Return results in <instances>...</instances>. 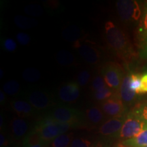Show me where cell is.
<instances>
[{
	"instance_id": "cell-1",
	"label": "cell",
	"mask_w": 147,
	"mask_h": 147,
	"mask_svg": "<svg viewBox=\"0 0 147 147\" xmlns=\"http://www.w3.org/2000/svg\"><path fill=\"white\" fill-rule=\"evenodd\" d=\"M105 36L110 49L121 58L128 61L134 56L133 47L127 36L113 21L106 23Z\"/></svg>"
},
{
	"instance_id": "cell-2",
	"label": "cell",
	"mask_w": 147,
	"mask_h": 147,
	"mask_svg": "<svg viewBox=\"0 0 147 147\" xmlns=\"http://www.w3.org/2000/svg\"><path fill=\"white\" fill-rule=\"evenodd\" d=\"M74 126L70 124L57 122L49 116L37 123L35 129L39 134L42 142L49 144L55 138L67 133Z\"/></svg>"
},
{
	"instance_id": "cell-3",
	"label": "cell",
	"mask_w": 147,
	"mask_h": 147,
	"mask_svg": "<svg viewBox=\"0 0 147 147\" xmlns=\"http://www.w3.org/2000/svg\"><path fill=\"white\" fill-rule=\"evenodd\" d=\"M48 116L57 122L70 124L74 127L79 126L84 121V117L82 113L67 106H56Z\"/></svg>"
},
{
	"instance_id": "cell-4",
	"label": "cell",
	"mask_w": 147,
	"mask_h": 147,
	"mask_svg": "<svg viewBox=\"0 0 147 147\" xmlns=\"http://www.w3.org/2000/svg\"><path fill=\"white\" fill-rule=\"evenodd\" d=\"M146 124V123L133 110L127 115L118 138L123 141L133 138L142 131Z\"/></svg>"
},
{
	"instance_id": "cell-5",
	"label": "cell",
	"mask_w": 147,
	"mask_h": 147,
	"mask_svg": "<svg viewBox=\"0 0 147 147\" xmlns=\"http://www.w3.org/2000/svg\"><path fill=\"white\" fill-rule=\"evenodd\" d=\"M102 74L106 85L118 93L124 78L121 66L113 62L106 63L102 69Z\"/></svg>"
},
{
	"instance_id": "cell-6",
	"label": "cell",
	"mask_w": 147,
	"mask_h": 147,
	"mask_svg": "<svg viewBox=\"0 0 147 147\" xmlns=\"http://www.w3.org/2000/svg\"><path fill=\"white\" fill-rule=\"evenodd\" d=\"M116 5L119 16L123 21H136L142 16V12L137 1L119 0Z\"/></svg>"
},
{
	"instance_id": "cell-7",
	"label": "cell",
	"mask_w": 147,
	"mask_h": 147,
	"mask_svg": "<svg viewBox=\"0 0 147 147\" xmlns=\"http://www.w3.org/2000/svg\"><path fill=\"white\" fill-rule=\"evenodd\" d=\"M100 108L106 117L116 118L127 115V108L118 93L104 102H101Z\"/></svg>"
},
{
	"instance_id": "cell-8",
	"label": "cell",
	"mask_w": 147,
	"mask_h": 147,
	"mask_svg": "<svg viewBox=\"0 0 147 147\" xmlns=\"http://www.w3.org/2000/svg\"><path fill=\"white\" fill-rule=\"evenodd\" d=\"M126 116L107 119L99 127V134L104 137L118 138Z\"/></svg>"
},
{
	"instance_id": "cell-9",
	"label": "cell",
	"mask_w": 147,
	"mask_h": 147,
	"mask_svg": "<svg viewBox=\"0 0 147 147\" xmlns=\"http://www.w3.org/2000/svg\"><path fill=\"white\" fill-rule=\"evenodd\" d=\"M74 48L78 51L82 59L87 63L95 65L100 61L101 53L95 47L89 44L76 41L74 44Z\"/></svg>"
},
{
	"instance_id": "cell-10",
	"label": "cell",
	"mask_w": 147,
	"mask_h": 147,
	"mask_svg": "<svg viewBox=\"0 0 147 147\" xmlns=\"http://www.w3.org/2000/svg\"><path fill=\"white\" fill-rule=\"evenodd\" d=\"M80 86L76 82H69L62 86L59 90L58 96L64 102H75L80 97Z\"/></svg>"
},
{
	"instance_id": "cell-11",
	"label": "cell",
	"mask_w": 147,
	"mask_h": 147,
	"mask_svg": "<svg viewBox=\"0 0 147 147\" xmlns=\"http://www.w3.org/2000/svg\"><path fill=\"white\" fill-rule=\"evenodd\" d=\"M130 73H127L124 76L121 88L118 94L121 97V100L124 103L125 106L131 105L138 98V94L136 92L132 91L129 86Z\"/></svg>"
},
{
	"instance_id": "cell-12",
	"label": "cell",
	"mask_w": 147,
	"mask_h": 147,
	"mask_svg": "<svg viewBox=\"0 0 147 147\" xmlns=\"http://www.w3.org/2000/svg\"><path fill=\"white\" fill-rule=\"evenodd\" d=\"M28 102L34 109L42 110L50 107L51 100L45 92L36 90L28 95Z\"/></svg>"
},
{
	"instance_id": "cell-13",
	"label": "cell",
	"mask_w": 147,
	"mask_h": 147,
	"mask_svg": "<svg viewBox=\"0 0 147 147\" xmlns=\"http://www.w3.org/2000/svg\"><path fill=\"white\" fill-rule=\"evenodd\" d=\"M105 121H106V115L100 107L93 106L86 110L84 121L89 127H100Z\"/></svg>"
},
{
	"instance_id": "cell-14",
	"label": "cell",
	"mask_w": 147,
	"mask_h": 147,
	"mask_svg": "<svg viewBox=\"0 0 147 147\" xmlns=\"http://www.w3.org/2000/svg\"><path fill=\"white\" fill-rule=\"evenodd\" d=\"M10 126L12 135L14 139H24L28 134L27 132L29 130V125L24 119L14 117L11 121Z\"/></svg>"
},
{
	"instance_id": "cell-15",
	"label": "cell",
	"mask_w": 147,
	"mask_h": 147,
	"mask_svg": "<svg viewBox=\"0 0 147 147\" xmlns=\"http://www.w3.org/2000/svg\"><path fill=\"white\" fill-rule=\"evenodd\" d=\"M10 106L14 112L20 118L32 117L35 113L34 108L29 102L24 100H14L10 103Z\"/></svg>"
},
{
	"instance_id": "cell-16",
	"label": "cell",
	"mask_w": 147,
	"mask_h": 147,
	"mask_svg": "<svg viewBox=\"0 0 147 147\" xmlns=\"http://www.w3.org/2000/svg\"><path fill=\"white\" fill-rule=\"evenodd\" d=\"M123 147H140L147 146V123L138 135L133 138L123 141Z\"/></svg>"
},
{
	"instance_id": "cell-17",
	"label": "cell",
	"mask_w": 147,
	"mask_h": 147,
	"mask_svg": "<svg viewBox=\"0 0 147 147\" xmlns=\"http://www.w3.org/2000/svg\"><path fill=\"white\" fill-rule=\"evenodd\" d=\"M138 33L139 39L141 42V45L147 42V3L144 6L142 10V16H141L140 21L138 29Z\"/></svg>"
},
{
	"instance_id": "cell-18",
	"label": "cell",
	"mask_w": 147,
	"mask_h": 147,
	"mask_svg": "<svg viewBox=\"0 0 147 147\" xmlns=\"http://www.w3.org/2000/svg\"><path fill=\"white\" fill-rule=\"evenodd\" d=\"M74 139L72 132L65 133L59 136L48 144L49 147H69Z\"/></svg>"
},
{
	"instance_id": "cell-19",
	"label": "cell",
	"mask_w": 147,
	"mask_h": 147,
	"mask_svg": "<svg viewBox=\"0 0 147 147\" xmlns=\"http://www.w3.org/2000/svg\"><path fill=\"white\" fill-rule=\"evenodd\" d=\"M57 61L60 65L63 66L71 65L74 63L75 57L71 52L68 51H60L57 53L56 55Z\"/></svg>"
},
{
	"instance_id": "cell-20",
	"label": "cell",
	"mask_w": 147,
	"mask_h": 147,
	"mask_svg": "<svg viewBox=\"0 0 147 147\" xmlns=\"http://www.w3.org/2000/svg\"><path fill=\"white\" fill-rule=\"evenodd\" d=\"M14 23L16 26L23 29L32 28L38 25V21L36 19L25 17L22 15L16 16L14 18Z\"/></svg>"
},
{
	"instance_id": "cell-21",
	"label": "cell",
	"mask_w": 147,
	"mask_h": 147,
	"mask_svg": "<svg viewBox=\"0 0 147 147\" xmlns=\"http://www.w3.org/2000/svg\"><path fill=\"white\" fill-rule=\"evenodd\" d=\"M116 93H116L115 91H114L113 89H110V87H108L106 85V87L102 88V89L93 92V97H94L95 100L102 102L112 97Z\"/></svg>"
},
{
	"instance_id": "cell-22",
	"label": "cell",
	"mask_w": 147,
	"mask_h": 147,
	"mask_svg": "<svg viewBox=\"0 0 147 147\" xmlns=\"http://www.w3.org/2000/svg\"><path fill=\"white\" fill-rule=\"evenodd\" d=\"M23 79L27 82L38 81L41 77V73L36 68H27L22 74Z\"/></svg>"
},
{
	"instance_id": "cell-23",
	"label": "cell",
	"mask_w": 147,
	"mask_h": 147,
	"mask_svg": "<svg viewBox=\"0 0 147 147\" xmlns=\"http://www.w3.org/2000/svg\"><path fill=\"white\" fill-rule=\"evenodd\" d=\"M3 92L8 95H15L19 93L21 87L16 80H11L5 82L3 87Z\"/></svg>"
},
{
	"instance_id": "cell-24",
	"label": "cell",
	"mask_w": 147,
	"mask_h": 147,
	"mask_svg": "<svg viewBox=\"0 0 147 147\" xmlns=\"http://www.w3.org/2000/svg\"><path fill=\"white\" fill-rule=\"evenodd\" d=\"M80 30L75 26L67 27L63 32V38L69 42H72L73 40H77V38L80 36Z\"/></svg>"
},
{
	"instance_id": "cell-25",
	"label": "cell",
	"mask_w": 147,
	"mask_h": 147,
	"mask_svg": "<svg viewBox=\"0 0 147 147\" xmlns=\"http://www.w3.org/2000/svg\"><path fill=\"white\" fill-rule=\"evenodd\" d=\"M129 86L132 91L138 94L141 87V76L139 74L130 73Z\"/></svg>"
},
{
	"instance_id": "cell-26",
	"label": "cell",
	"mask_w": 147,
	"mask_h": 147,
	"mask_svg": "<svg viewBox=\"0 0 147 147\" xmlns=\"http://www.w3.org/2000/svg\"><path fill=\"white\" fill-rule=\"evenodd\" d=\"M93 146V142L89 140L84 138L78 137L73 139L69 147H92Z\"/></svg>"
},
{
	"instance_id": "cell-27",
	"label": "cell",
	"mask_w": 147,
	"mask_h": 147,
	"mask_svg": "<svg viewBox=\"0 0 147 147\" xmlns=\"http://www.w3.org/2000/svg\"><path fill=\"white\" fill-rule=\"evenodd\" d=\"M91 80V74L87 70H82L78 73L77 76V83L80 87H84L89 83Z\"/></svg>"
},
{
	"instance_id": "cell-28",
	"label": "cell",
	"mask_w": 147,
	"mask_h": 147,
	"mask_svg": "<svg viewBox=\"0 0 147 147\" xmlns=\"http://www.w3.org/2000/svg\"><path fill=\"white\" fill-rule=\"evenodd\" d=\"M106 84L105 81H104V79L102 76H96L94 77L93 81H92L91 84V88L92 91L93 92L98 91V90L102 89V88L106 87Z\"/></svg>"
},
{
	"instance_id": "cell-29",
	"label": "cell",
	"mask_w": 147,
	"mask_h": 147,
	"mask_svg": "<svg viewBox=\"0 0 147 147\" xmlns=\"http://www.w3.org/2000/svg\"><path fill=\"white\" fill-rule=\"evenodd\" d=\"M25 11L29 15L39 16L43 13L42 8L37 4H30L25 8Z\"/></svg>"
},
{
	"instance_id": "cell-30",
	"label": "cell",
	"mask_w": 147,
	"mask_h": 147,
	"mask_svg": "<svg viewBox=\"0 0 147 147\" xmlns=\"http://www.w3.org/2000/svg\"><path fill=\"white\" fill-rule=\"evenodd\" d=\"M134 110L145 122L147 123V101L139 104Z\"/></svg>"
},
{
	"instance_id": "cell-31",
	"label": "cell",
	"mask_w": 147,
	"mask_h": 147,
	"mask_svg": "<svg viewBox=\"0 0 147 147\" xmlns=\"http://www.w3.org/2000/svg\"><path fill=\"white\" fill-rule=\"evenodd\" d=\"M3 48L7 52H14L17 48V45L14 40L11 38H6L3 41Z\"/></svg>"
},
{
	"instance_id": "cell-32",
	"label": "cell",
	"mask_w": 147,
	"mask_h": 147,
	"mask_svg": "<svg viewBox=\"0 0 147 147\" xmlns=\"http://www.w3.org/2000/svg\"><path fill=\"white\" fill-rule=\"evenodd\" d=\"M17 41L21 44V45L26 46L29 45L31 42V37L29 35L23 32H20L17 34L16 36Z\"/></svg>"
},
{
	"instance_id": "cell-33",
	"label": "cell",
	"mask_w": 147,
	"mask_h": 147,
	"mask_svg": "<svg viewBox=\"0 0 147 147\" xmlns=\"http://www.w3.org/2000/svg\"><path fill=\"white\" fill-rule=\"evenodd\" d=\"M147 93V71L141 76V87L138 94Z\"/></svg>"
},
{
	"instance_id": "cell-34",
	"label": "cell",
	"mask_w": 147,
	"mask_h": 147,
	"mask_svg": "<svg viewBox=\"0 0 147 147\" xmlns=\"http://www.w3.org/2000/svg\"><path fill=\"white\" fill-rule=\"evenodd\" d=\"M9 144L8 138L5 136V134L1 132L0 134V146L1 147H7Z\"/></svg>"
},
{
	"instance_id": "cell-35",
	"label": "cell",
	"mask_w": 147,
	"mask_h": 147,
	"mask_svg": "<svg viewBox=\"0 0 147 147\" xmlns=\"http://www.w3.org/2000/svg\"><path fill=\"white\" fill-rule=\"evenodd\" d=\"M139 55L142 59H147V42L144 44V45H141Z\"/></svg>"
},
{
	"instance_id": "cell-36",
	"label": "cell",
	"mask_w": 147,
	"mask_h": 147,
	"mask_svg": "<svg viewBox=\"0 0 147 147\" xmlns=\"http://www.w3.org/2000/svg\"><path fill=\"white\" fill-rule=\"evenodd\" d=\"M92 147H109V144L107 142H104V141H99L93 144Z\"/></svg>"
},
{
	"instance_id": "cell-37",
	"label": "cell",
	"mask_w": 147,
	"mask_h": 147,
	"mask_svg": "<svg viewBox=\"0 0 147 147\" xmlns=\"http://www.w3.org/2000/svg\"><path fill=\"white\" fill-rule=\"evenodd\" d=\"M22 147H48V144L44 142L38 143V144L27 145V146H23Z\"/></svg>"
},
{
	"instance_id": "cell-38",
	"label": "cell",
	"mask_w": 147,
	"mask_h": 147,
	"mask_svg": "<svg viewBox=\"0 0 147 147\" xmlns=\"http://www.w3.org/2000/svg\"><path fill=\"white\" fill-rule=\"evenodd\" d=\"M5 100V96L4 92L1 91H0V103H1V104H2L4 103Z\"/></svg>"
},
{
	"instance_id": "cell-39",
	"label": "cell",
	"mask_w": 147,
	"mask_h": 147,
	"mask_svg": "<svg viewBox=\"0 0 147 147\" xmlns=\"http://www.w3.org/2000/svg\"><path fill=\"white\" fill-rule=\"evenodd\" d=\"M0 72H1V78H2V75L3 74L2 72V69H0Z\"/></svg>"
},
{
	"instance_id": "cell-40",
	"label": "cell",
	"mask_w": 147,
	"mask_h": 147,
	"mask_svg": "<svg viewBox=\"0 0 147 147\" xmlns=\"http://www.w3.org/2000/svg\"><path fill=\"white\" fill-rule=\"evenodd\" d=\"M140 147H146V146H140Z\"/></svg>"
},
{
	"instance_id": "cell-41",
	"label": "cell",
	"mask_w": 147,
	"mask_h": 147,
	"mask_svg": "<svg viewBox=\"0 0 147 147\" xmlns=\"http://www.w3.org/2000/svg\"><path fill=\"white\" fill-rule=\"evenodd\" d=\"M146 147H147V146H146Z\"/></svg>"
},
{
	"instance_id": "cell-42",
	"label": "cell",
	"mask_w": 147,
	"mask_h": 147,
	"mask_svg": "<svg viewBox=\"0 0 147 147\" xmlns=\"http://www.w3.org/2000/svg\"><path fill=\"white\" fill-rule=\"evenodd\" d=\"M121 147H123V146H121Z\"/></svg>"
}]
</instances>
